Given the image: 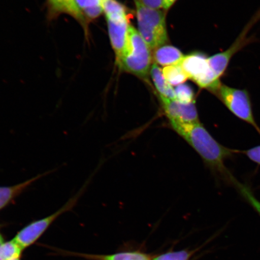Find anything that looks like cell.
<instances>
[{"label": "cell", "mask_w": 260, "mask_h": 260, "mask_svg": "<svg viewBox=\"0 0 260 260\" xmlns=\"http://www.w3.org/2000/svg\"><path fill=\"white\" fill-rule=\"evenodd\" d=\"M170 123L172 129L198 152L216 177L233 187L237 178L226 168L225 161L235 158L240 154V150L228 148L219 144L200 121H170Z\"/></svg>", "instance_id": "obj_1"}, {"label": "cell", "mask_w": 260, "mask_h": 260, "mask_svg": "<svg viewBox=\"0 0 260 260\" xmlns=\"http://www.w3.org/2000/svg\"><path fill=\"white\" fill-rule=\"evenodd\" d=\"M138 31L152 50L165 45L168 41L164 12L143 5L135 0Z\"/></svg>", "instance_id": "obj_2"}, {"label": "cell", "mask_w": 260, "mask_h": 260, "mask_svg": "<svg viewBox=\"0 0 260 260\" xmlns=\"http://www.w3.org/2000/svg\"><path fill=\"white\" fill-rule=\"evenodd\" d=\"M150 50L138 30L129 24L127 51L119 67L126 73L147 79L152 66Z\"/></svg>", "instance_id": "obj_3"}, {"label": "cell", "mask_w": 260, "mask_h": 260, "mask_svg": "<svg viewBox=\"0 0 260 260\" xmlns=\"http://www.w3.org/2000/svg\"><path fill=\"white\" fill-rule=\"evenodd\" d=\"M215 95L233 115L252 126L260 135V127L253 115L251 96L248 90L222 84Z\"/></svg>", "instance_id": "obj_4"}, {"label": "cell", "mask_w": 260, "mask_h": 260, "mask_svg": "<svg viewBox=\"0 0 260 260\" xmlns=\"http://www.w3.org/2000/svg\"><path fill=\"white\" fill-rule=\"evenodd\" d=\"M208 58L203 54L193 53L184 56L180 64L188 79L201 88L215 94L222 83L211 70Z\"/></svg>", "instance_id": "obj_5"}, {"label": "cell", "mask_w": 260, "mask_h": 260, "mask_svg": "<svg viewBox=\"0 0 260 260\" xmlns=\"http://www.w3.org/2000/svg\"><path fill=\"white\" fill-rule=\"evenodd\" d=\"M81 192L71 198L64 206L56 212L43 219L32 222L25 226L16 234L14 239L23 250L34 244L46 232L52 223L61 214L71 210L76 206Z\"/></svg>", "instance_id": "obj_6"}, {"label": "cell", "mask_w": 260, "mask_h": 260, "mask_svg": "<svg viewBox=\"0 0 260 260\" xmlns=\"http://www.w3.org/2000/svg\"><path fill=\"white\" fill-rule=\"evenodd\" d=\"M166 116L169 121L180 123L199 122V116L194 103L184 104L177 100H170L159 96Z\"/></svg>", "instance_id": "obj_7"}, {"label": "cell", "mask_w": 260, "mask_h": 260, "mask_svg": "<svg viewBox=\"0 0 260 260\" xmlns=\"http://www.w3.org/2000/svg\"><path fill=\"white\" fill-rule=\"evenodd\" d=\"M112 47L115 51L116 64H118L127 51L128 44V19L120 21L107 20Z\"/></svg>", "instance_id": "obj_8"}, {"label": "cell", "mask_w": 260, "mask_h": 260, "mask_svg": "<svg viewBox=\"0 0 260 260\" xmlns=\"http://www.w3.org/2000/svg\"><path fill=\"white\" fill-rule=\"evenodd\" d=\"M48 15L50 19H55L62 14L69 15L80 24L81 18L72 0H47Z\"/></svg>", "instance_id": "obj_9"}, {"label": "cell", "mask_w": 260, "mask_h": 260, "mask_svg": "<svg viewBox=\"0 0 260 260\" xmlns=\"http://www.w3.org/2000/svg\"><path fill=\"white\" fill-rule=\"evenodd\" d=\"M184 57L178 48L171 45H162L155 49L154 53L155 63L165 67L180 64Z\"/></svg>", "instance_id": "obj_10"}, {"label": "cell", "mask_w": 260, "mask_h": 260, "mask_svg": "<svg viewBox=\"0 0 260 260\" xmlns=\"http://www.w3.org/2000/svg\"><path fill=\"white\" fill-rule=\"evenodd\" d=\"M150 74L153 81L156 89L159 93V96L170 100H176L175 89L166 80L162 74V70L156 63L152 64Z\"/></svg>", "instance_id": "obj_11"}, {"label": "cell", "mask_w": 260, "mask_h": 260, "mask_svg": "<svg viewBox=\"0 0 260 260\" xmlns=\"http://www.w3.org/2000/svg\"><path fill=\"white\" fill-rule=\"evenodd\" d=\"M71 254L90 260H152L148 255L139 251L122 252L111 255H94L71 253Z\"/></svg>", "instance_id": "obj_12"}, {"label": "cell", "mask_w": 260, "mask_h": 260, "mask_svg": "<svg viewBox=\"0 0 260 260\" xmlns=\"http://www.w3.org/2000/svg\"><path fill=\"white\" fill-rule=\"evenodd\" d=\"M43 176L44 174L39 175L37 177L15 186L0 187V210L7 206L10 202L21 194L30 185Z\"/></svg>", "instance_id": "obj_13"}, {"label": "cell", "mask_w": 260, "mask_h": 260, "mask_svg": "<svg viewBox=\"0 0 260 260\" xmlns=\"http://www.w3.org/2000/svg\"><path fill=\"white\" fill-rule=\"evenodd\" d=\"M102 6L107 20L120 21L128 19L125 8L116 0H102Z\"/></svg>", "instance_id": "obj_14"}, {"label": "cell", "mask_w": 260, "mask_h": 260, "mask_svg": "<svg viewBox=\"0 0 260 260\" xmlns=\"http://www.w3.org/2000/svg\"><path fill=\"white\" fill-rule=\"evenodd\" d=\"M162 72L166 80L172 86L180 85L188 79L180 64L165 67Z\"/></svg>", "instance_id": "obj_15"}, {"label": "cell", "mask_w": 260, "mask_h": 260, "mask_svg": "<svg viewBox=\"0 0 260 260\" xmlns=\"http://www.w3.org/2000/svg\"><path fill=\"white\" fill-rule=\"evenodd\" d=\"M233 187H235L237 192L240 195L242 199L245 202L249 204L253 210H254L260 217V201L256 198L252 190V188L248 184L243 183L236 179L234 183Z\"/></svg>", "instance_id": "obj_16"}, {"label": "cell", "mask_w": 260, "mask_h": 260, "mask_svg": "<svg viewBox=\"0 0 260 260\" xmlns=\"http://www.w3.org/2000/svg\"><path fill=\"white\" fill-rule=\"evenodd\" d=\"M23 251V249L13 239L0 245V257L3 260H12L19 258Z\"/></svg>", "instance_id": "obj_17"}, {"label": "cell", "mask_w": 260, "mask_h": 260, "mask_svg": "<svg viewBox=\"0 0 260 260\" xmlns=\"http://www.w3.org/2000/svg\"><path fill=\"white\" fill-rule=\"evenodd\" d=\"M73 5L76 8L82 20V27L85 34L88 32V25L86 23L83 17L84 12L90 8L102 6V0H72Z\"/></svg>", "instance_id": "obj_18"}, {"label": "cell", "mask_w": 260, "mask_h": 260, "mask_svg": "<svg viewBox=\"0 0 260 260\" xmlns=\"http://www.w3.org/2000/svg\"><path fill=\"white\" fill-rule=\"evenodd\" d=\"M176 100L179 102L189 104L194 103V93L192 89L187 84H182L175 89Z\"/></svg>", "instance_id": "obj_19"}, {"label": "cell", "mask_w": 260, "mask_h": 260, "mask_svg": "<svg viewBox=\"0 0 260 260\" xmlns=\"http://www.w3.org/2000/svg\"><path fill=\"white\" fill-rule=\"evenodd\" d=\"M191 252L186 250L170 251L155 256L152 260H189Z\"/></svg>", "instance_id": "obj_20"}, {"label": "cell", "mask_w": 260, "mask_h": 260, "mask_svg": "<svg viewBox=\"0 0 260 260\" xmlns=\"http://www.w3.org/2000/svg\"><path fill=\"white\" fill-rule=\"evenodd\" d=\"M240 152L241 154L245 155L250 160L260 166V145L254 146L248 150H240Z\"/></svg>", "instance_id": "obj_21"}, {"label": "cell", "mask_w": 260, "mask_h": 260, "mask_svg": "<svg viewBox=\"0 0 260 260\" xmlns=\"http://www.w3.org/2000/svg\"><path fill=\"white\" fill-rule=\"evenodd\" d=\"M143 5L154 9L164 8V0H140Z\"/></svg>", "instance_id": "obj_22"}, {"label": "cell", "mask_w": 260, "mask_h": 260, "mask_svg": "<svg viewBox=\"0 0 260 260\" xmlns=\"http://www.w3.org/2000/svg\"><path fill=\"white\" fill-rule=\"evenodd\" d=\"M176 1L177 0H164V8L168 10Z\"/></svg>", "instance_id": "obj_23"}, {"label": "cell", "mask_w": 260, "mask_h": 260, "mask_svg": "<svg viewBox=\"0 0 260 260\" xmlns=\"http://www.w3.org/2000/svg\"><path fill=\"white\" fill-rule=\"evenodd\" d=\"M3 242H4V240H3V237L1 235V234H0V245H1Z\"/></svg>", "instance_id": "obj_24"}, {"label": "cell", "mask_w": 260, "mask_h": 260, "mask_svg": "<svg viewBox=\"0 0 260 260\" xmlns=\"http://www.w3.org/2000/svg\"><path fill=\"white\" fill-rule=\"evenodd\" d=\"M12 260H21V257L16 258H15V259H13Z\"/></svg>", "instance_id": "obj_25"}, {"label": "cell", "mask_w": 260, "mask_h": 260, "mask_svg": "<svg viewBox=\"0 0 260 260\" xmlns=\"http://www.w3.org/2000/svg\"><path fill=\"white\" fill-rule=\"evenodd\" d=\"M0 260H3V259L1 258V257H0Z\"/></svg>", "instance_id": "obj_26"}]
</instances>
